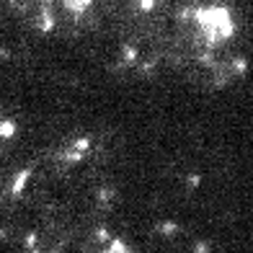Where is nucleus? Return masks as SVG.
I'll return each instance as SVG.
<instances>
[{"mask_svg": "<svg viewBox=\"0 0 253 253\" xmlns=\"http://www.w3.org/2000/svg\"><path fill=\"white\" fill-rule=\"evenodd\" d=\"M111 253H126V248H124L122 243H114V248H111Z\"/></svg>", "mask_w": 253, "mask_h": 253, "instance_id": "nucleus-1", "label": "nucleus"}]
</instances>
